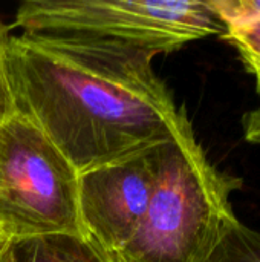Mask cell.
Returning <instances> with one entry per match:
<instances>
[{"instance_id":"obj_3","label":"cell","mask_w":260,"mask_h":262,"mask_svg":"<svg viewBox=\"0 0 260 262\" xmlns=\"http://www.w3.org/2000/svg\"><path fill=\"white\" fill-rule=\"evenodd\" d=\"M14 26L29 34L115 41L155 57L228 34L211 0H29L18 6Z\"/></svg>"},{"instance_id":"obj_10","label":"cell","mask_w":260,"mask_h":262,"mask_svg":"<svg viewBox=\"0 0 260 262\" xmlns=\"http://www.w3.org/2000/svg\"><path fill=\"white\" fill-rule=\"evenodd\" d=\"M9 38H11L9 29L0 20V123L15 111L14 100L11 95L9 80H8V71H6V52H8Z\"/></svg>"},{"instance_id":"obj_13","label":"cell","mask_w":260,"mask_h":262,"mask_svg":"<svg viewBox=\"0 0 260 262\" xmlns=\"http://www.w3.org/2000/svg\"><path fill=\"white\" fill-rule=\"evenodd\" d=\"M257 63H259V61H257Z\"/></svg>"},{"instance_id":"obj_8","label":"cell","mask_w":260,"mask_h":262,"mask_svg":"<svg viewBox=\"0 0 260 262\" xmlns=\"http://www.w3.org/2000/svg\"><path fill=\"white\" fill-rule=\"evenodd\" d=\"M211 3L228 25V29L260 18V0H211Z\"/></svg>"},{"instance_id":"obj_7","label":"cell","mask_w":260,"mask_h":262,"mask_svg":"<svg viewBox=\"0 0 260 262\" xmlns=\"http://www.w3.org/2000/svg\"><path fill=\"white\" fill-rule=\"evenodd\" d=\"M208 262H260V233L230 216Z\"/></svg>"},{"instance_id":"obj_11","label":"cell","mask_w":260,"mask_h":262,"mask_svg":"<svg viewBox=\"0 0 260 262\" xmlns=\"http://www.w3.org/2000/svg\"><path fill=\"white\" fill-rule=\"evenodd\" d=\"M245 68L248 72L254 74L256 78V88H257V94L260 97V63L256 60L247 57V55H241ZM242 126H244V137L248 143L253 144H260V104L259 107H256L254 111L247 112L242 117Z\"/></svg>"},{"instance_id":"obj_6","label":"cell","mask_w":260,"mask_h":262,"mask_svg":"<svg viewBox=\"0 0 260 262\" xmlns=\"http://www.w3.org/2000/svg\"><path fill=\"white\" fill-rule=\"evenodd\" d=\"M17 262H115L90 236L48 235L17 243Z\"/></svg>"},{"instance_id":"obj_5","label":"cell","mask_w":260,"mask_h":262,"mask_svg":"<svg viewBox=\"0 0 260 262\" xmlns=\"http://www.w3.org/2000/svg\"><path fill=\"white\" fill-rule=\"evenodd\" d=\"M159 146L80 173L78 203L84 230L110 255L132 239L146 216Z\"/></svg>"},{"instance_id":"obj_2","label":"cell","mask_w":260,"mask_h":262,"mask_svg":"<svg viewBox=\"0 0 260 262\" xmlns=\"http://www.w3.org/2000/svg\"><path fill=\"white\" fill-rule=\"evenodd\" d=\"M239 178L218 170L196 141L192 124L159 146L155 187L146 216L115 262H208Z\"/></svg>"},{"instance_id":"obj_9","label":"cell","mask_w":260,"mask_h":262,"mask_svg":"<svg viewBox=\"0 0 260 262\" xmlns=\"http://www.w3.org/2000/svg\"><path fill=\"white\" fill-rule=\"evenodd\" d=\"M225 38L239 49L241 55L260 63V18L231 26Z\"/></svg>"},{"instance_id":"obj_4","label":"cell","mask_w":260,"mask_h":262,"mask_svg":"<svg viewBox=\"0 0 260 262\" xmlns=\"http://www.w3.org/2000/svg\"><path fill=\"white\" fill-rule=\"evenodd\" d=\"M80 173L29 118L0 123V229L17 243L48 235L89 236L78 203Z\"/></svg>"},{"instance_id":"obj_12","label":"cell","mask_w":260,"mask_h":262,"mask_svg":"<svg viewBox=\"0 0 260 262\" xmlns=\"http://www.w3.org/2000/svg\"><path fill=\"white\" fill-rule=\"evenodd\" d=\"M0 262H17V241L0 229Z\"/></svg>"},{"instance_id":"obj_1","label":"cell","mask_w":260,"mask_h":262,"mask_svg":"<svg viewBox=\"0 0 260 262\" xmlns=\"http://www.w3.org/2000/svg\"><path fill=\"white\" fill-rule=\"evenodd\" d=\"M153 58L107 40L21 32L6 52L14 109L78 173L149 150L190 126Z\"/></svg>"}]
</instances>
